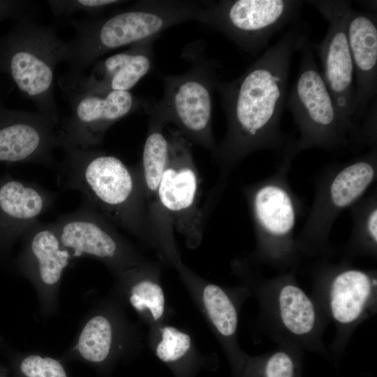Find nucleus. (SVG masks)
Wrapping results in <instances>:
<instances>
[{
	"label": "nucleus",
	"instance_id": "obj_14",
	"mask_svg": "<svg viewBox=\"0 0 377 377\" xmlns=\"http://www.w3.org/2000/svg\"><path fill=\"white\" fill-rule=\"evenodd\" d=\"M63 91L71 111L59 124L57 133L59 147L64 149L96 148L114 124L141 108L145 110L149 102L130 91Z\"/></svg>",
	"mask_w": 377,
	"mask_h": 377
},
{
	"label": "nucleus",
	"instance_id": "obj_26",
	"mask_svg": "<svg viewBox=\"0 0 377 377\" xmlns=\"http://www.w3.org/2000/svg\"><path fill=\"white\" fill-rule=\"evenodd\" d=\"M352 243L374 249L377 243V192L373 189L351 207Z\"/></svg>",
	"mask_w": 377,
	"mask_h": 377
},
{
	"label": "nucleus",
	"instance_id": "obj_3",
	"mask_svg": "<svg viewBox=\"0 0 377 377\" xmlns=\"http://www.w3.org/2000/svg\"><path fill=\"white\" fill-rule=\"evenodd\" d=\"M205 3L196 1H139L105 17L72 20L75 36L66 44V77H73L106 53L148 38H156L167 29L198 21Z\"/></svg>",
	"mask_w": 377,
	"mask_h": 377
},
{
	"label": "nucleus",
	"instance_id": "obj_22",
	"mask_svg": "<svg viewBox=\"0 0 377 377\" xmlns=\"http://www.w3.org/2000/svg\"><path fill=\"white\" fill-rule=\"evenodd\" d=\"M147 343L173 377H197L210 368L209 357L199 350L191 335L168 323L149 328Z\"/></svg>",
	"mask_w": 377,
	"mask_h": 377
},
{
	"label": "nucleus",
	"instance_id": "obj_6",
	"mask_svg": "<svg viewBox=\"0 0 377 377\" xmlns=\"http://www.w3.org/2000/svg\"><path fill=\"white\" fill-rule=\"evenodd\" d=\"M297 78L287 97L286 106L299 131L297 154L311 148L335 151L351 145L332 95L319 71L312 43L300 50Z\"/></svg>",
	"mask_w": 377,
	"mask_h": 377
},
{
	"label": "nucleus",
	"instance_id": "obj_12",
	"mask_svg": "<svg viewBox=\"0 0 377 377\" xmlns=\"http://www.w3.org/2000/svg\"><path fill=\"white\" fill-rule=\"evenodd\" d=\"M52 223L62 245L74 259L93 258L103 264L113 276L147 259L85 200L75 211L58 216Z\"/></svg>",
	"mask_w": 377,
	"mask_h": 377
},
{
	"label": "nucleus",
	"instance_id": "obj_23",
	"mask_svg": "<svg viewBox=\"0 0 377 377\" xmlns=\"http://www.w3.org/2000/svg\"><path fill=\"white\" fill-rule=\"evenodd\" d=\"M57 194L34 182L7 180L0 186V214L13 235L25 233L54 205Z\"/></svg>",
	"mask_w": 377,
	"mask_h": 377
},
{
	"label": "nucleus",
	"instance_id": "obj_27",
	"mask_svg": "<svg viewBox=\"0 0 377 377\" xmlns=\"http://www.w3.org/2000/svg\"><path fill=\"white\" fill-rule=\"evenodd\" d=\"M16 369L18 377H69L61 360L37 353L20 356Z\"/></svg>",
	"mask_w": 377,
	"mask_h": 377
},
{
	"label": "nucleus",
	"instance_id": "obj_31",
	"mask_svg": "<svg viewBox=\"0 0 377 377\" xmlns=\"http://www.w3.org/2000/svg\"><path fill=\"white\" fill-rule=\"evenodd\" d=\"M1 107H3V105H2V104H1V103L0 101V108H1Z\"/></svg>",
	"mask_w": 377,
	"mask_h": 377
},
{
	"label": "nucleus",
	"instance_id": "obj_13",
	"mask_svg": "<svg viewBox=\"0 0 377 377\" xmlns=\"http://www.w3.org/2000/svg\"><path fill=\"white\" fill-rule=\"evenodd\" d=\"M327 22L325 37L312 47L320 57L322 75L341 121L355 144L353 119L355 114L354 71L348 46L346 22L351 2L346 0L308 1Z\"/></svg>",
	"mask_w": 377,
	"mask_h": 377
},
{
	"label": "nucleus",
	"instance_id": "obj_24",
	"mask_svg": "<svg viewBox=\"0 0 377 377\" xmlns=\"http://www.w3.org/2000/svg\"><path fill=\"white\" fill-rule=\"evenodd\" d=\"M372 281L367 272L355 269L336 274L330 293L331 311L336 320L349 323L360 316L369 297Z\"/></svg>",
	"mask_w": 377,
	"mask_h": 377
},
{
	"label": "nucleus",
	"instance_id": "obj_16",
	"mask_svg": "<svg viewBox=\"0 0 377 377\" xmlns=\"http://www.w3.org/2000/svg\"><path fill=\"white\" fill-rule=\"evenodd\" d=\"M146 139L139 165L154 250L159 261L172 268L182 261L174 235V228L165 215L159 201L158 191L169 159V143L165 125L150 114Z\"/></svg>",
	"mask_w": 377,
	"mask_h": 377
},
{
	"label": "nucleus",
	"instance_id": "obj_30",
	"mask_svg": "<svg viewBox=\"0 0 377 377\" xmlns=\"http://www.w3.org/2000/svg\"><path fill=\"white\" fill-rule=\"evenodd\" d=\"M36 5L29 1L0 0V22L6 19H19L28 14H34Z\"/></svg>",
	"mask_w": 377,
	"mask_h": 377
},
{
	"label": "nucleus",
	"instance_id": "obj_15",
	"mask_svg": "<svg viewBox=\"0 0 377 377\" xmlns=\"http://www.w3.org/2000/svg\"><path fill=\"white\" fill-rule=\"evenodd\" d=\"M24 235L20 266L36 291L40 313L52 316L59 308L63 274L74 258L62 245L52 222L38 221Z\"/></svg>",
	"mask_w": 377,
	"mask_h": 377
},
{
	"label": "nucleus",
	"instance_id": "obj_29",
	"mask_svg": "<svg viewBox=\"0 0 377 377\" xmlns=\"http://www.w3.org/2000/svg\"><path fill=\"white\" fill-rule=\"evenodd\" d=\"M293 362L284 352L274 354L265 366V377H293Z\"/></svg>",
	"mask_w": 377,
	"mask_h": 377
},
{
	"label": "nucleus",
	"instance_id": "obj_10",
	"mask_svg": "<svg viewBox=\"0 0 377 377\" xmlns=\"http://www.w3.org/2000/svg\"><path fill=\"white\" fill-rule=\"evenodd\" d=\"M291 163L276 165L272 175L242 188L260 251L280 258L293 245L294 230L303 210L288 173Z\"/></svg>",
	"mask_w": 377,
	"mask_h": 377
},
{
	"label": "nucleus",
	"instance_id": "obj_18",
	"mask_svg": "<svg viewBox=\"0 0 377 377\" xmlns=\"http://www.w3.org/2000/svg\"><path fill=\"white\" fill-rule=\"evenodd\" d=\"M348 46L353 65L355 114L353 119L358 142L362 121L377 93V15L350 8L346 22Z\"/></svg>",
	"mask_w": 377,
	"mask_h": 377
},
{
	"label": "nucleus",
	"instance_id": "obj_11",
	"mask_svg": "<svg viewBox=\"0 0 377 377\" xmlns=\"http://www.w3.org/2000/svg\"><path fill=\"white\" fill-rule=\"evenodd\" d=\"M169 159L161 182V208L190 249L201 243L206 212L200 206V179L193 156L191 143L175 128L166 134Z\"/></svg>",
	"mask_w": 377,
	"mask_h": 377
},
{
	"label": "nucleus",
	"instance_id": "obj_2",
	"mask_svg": "<svg viewBox=\"0 0 377 377\" xmlns=\"http://www.w3.org/2000/svg\"><path fill=\"white\" fill-rule=\"evenodd\" d=\"M56 165L63 189L82 193L116 227L126 230L154 250L140 169L96 148L65 149Z\"/></svg>",
	"mask_w": 377,
	"mask_h": 377
},
{
	"label": "nucleus",
	"instance_id": "obj_21",
	"mask_svg": "<svg viewBox=\"0 0 377 377\" xmlns=\"http://www.w3.org/2000/svg\"><path fill=\"white\" fill-rule=\"evenodd\" d=\"M175 269L211 330L223 341H231L237 328L238 312L230 295L223 288L193 272L183 261Z\"/></svg>",
	"mask_w": 377,
	"mask_h": 377
},
{
	"label": "nucleus",
	"instance_id": "obj_19",
	"mask_svg": "<svg viewBox=\"0 0 377 377\" xmlns=\"http://www.w3.org/2000/svg\"><path fill=\"white\" fill-rule=\"evenodd\" d=\"M148 38L127 50L97 61L90 73L73 77H64L62 90L106 93L129 91L151 69L153 43Z\"/></svg>",
	"mask_w": 377,
	"mask_h": 377
},
{
	"label": "nucleus",
	"instance_id": "obj_8",
	"mask_svg": "<svg viewBox=\"0 0 377 377\" xmlns=\"http://www.w3.org/2000/svg\"><path fill=\"white\" fill-rule=\"evenodd\" d=\"M377 177V146L343 163L325 166L315 179L313 201L299 241L306 247L327 242L339 216L367 192Z\"/></svg>",
	"mask_w": 377,
	"mask_h": 377
},
{
	"label": "nucleus",
	"instance_id": "obj_20",
	"mask_svg": "<svg viewBox=\"0 0 377 377\" xmlns=\"http://www.w3.org/2000/svg\"><path fill=\"white\" fill-rule=\"evenodd\" d=\"M161 263L147 259L113 276L112 293L130 306L148 328L168 323L170 315Z\"/></svg>",
	"mask_w": 377,
	"mask_h": 377
},
{
	"label": "nucleus",
	"instance_id": "obj_5",
	"mask_svg": "<svg viewBox=\"0 0 377 377\" xmlns=\"http://www.w3.org/2000/svg\"><path fill=\"white\" fill-rule=\"evenodd\" d=\"M203 51L200 44L185 49L190 68L181 75L163 76V98L149 100L145 111H152L165 125L174 124L189 142L214 155L217 143L212 131V94L218 80L217 64L207 59Z\"/></svg>",
	"mask_w": 377,
	"mask_h": 377
},
{
	"label": "nucleus",
	"instance_id": "obj_17",
	"mask_svg": "<svg viewBox=\"0 0 377 377\" xmlns=\"http://www.w3.org/2000/svg\"><path fill=\"white\" fill-rule=\"evenodd\" d=\"M59 119L39 111L0 108V161L54 166Z\"/></svg>",
	"mask_w": 377,
	"mask_h": 377
},
{
	"label": "nucleus",
	"instance_id": "obj_25",
	"mask_svg": "<svg viewBox=\"0 0 377 377\" xmlns=\"http://www.w3.org/2000/svg\"><path fill=\"white\" fill-rule=\"evenodd\" d=\"M279 304L281 320L290 332L302 335L312 330L316 319L314 307L299 287L284 286L279 293Z\"/></svg>",
	"mask_w": 377,
	"mask_h": 377
},
{
	"label": "nucleus",
	"instance_id": "obj_9",
	"mask_svg": "<svg viewBox=\"0 0 377 377\" xmlns=\"http://www.w3.org/2000/svg\"><path fill=\"white\" fill-rule=\"evenodd\" d=\"M300 0H220L205 1L198 22L219 31L240 49L255 54L289 24L297 22Z\"/></svg>",
	"mask_w": 377,
	"mask_h": 377
},
{
	"label": "nucleus",
	"instance_id": "obj_4",
	"mask_svg": "<svg viewBox=\"0 0 377 377\" xmlns=\"http://www.w3.org/2000/svg\"><path fill=\"white\" fill-rule=\"evenodd\" d=\"M66 44L52 26L34 14L17 19L0 38V73L8 75L38 111L59 119L54 96L56 66L65 61Z\"/></svg>",
	"mask_w": 377,
	"mask_h": 377
},
{
	"label": "nucleus",
	"instance_id": "obj_28",
	"mask_svg": "<svg viewBox=\"0 0 377 377\" xmlns=\"http://www.w3.org/2000/svg\"><path fill=\"white\" fill-rule=\"evenodd\" d=\"M126 2L117 0H61L48 1L47 4L55 16H69L76 12L96 15L109 7Z\"/></svg>",
	"mask_w": 377,
	"mask_h": 377
},
{
	"label": "nucleus",
	"instance_id": "obj_7",
	"mask_svg": "<svg viewBox=\"0 0 377 377\" xmlns=\"http://www.w3.org/2000/svg\"><path fill=\"white\" fill-rule=\"evenodd\" d=\"M142 346L140 327L112 293L96 303L83 318L63 357L94 367L108 377L115 367L135 357Z\"/></svg>",
	"mask_w": 377,
	"mask_h": 377
},
{
	"label": "nucleus",
	"instance_id": "obj_1",
	"mask_svg": "<svg viewBox=\"0 0 377 377\" xmlns=\"http://www.w3.org/2000/svg\"><path fill=\"white\" fill-rule=\"evenodd\" d=\"M309 40L308 25L297 22L238 77L217 80L227 121L213 155L219 179L227 181L231 170L256 151H272L276 165L292 163L297 154L296 139L282 131L281 121L293 54Z\"/></svg>",
	"mask_w": 377,
	"mask_h": 377
}]
</instances>
